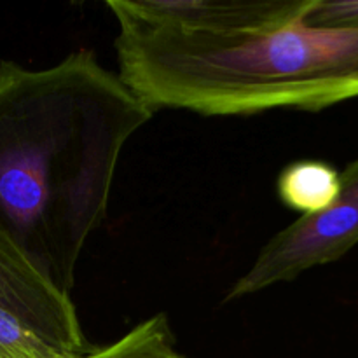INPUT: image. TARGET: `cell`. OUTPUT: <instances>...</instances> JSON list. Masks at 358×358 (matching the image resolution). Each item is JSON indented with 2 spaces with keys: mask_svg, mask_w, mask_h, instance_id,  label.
<instances>
[{
  "mask_svg": "<svg viewBox=\"0 0 358 358\" xmlns=\"http://www.w3.org/2000/svg\"><path fill=\"white\" fill-rule=\"evenodd\" d=\"M152 115L91 49L38 70L0 59V238L62 292L107 217L122 149Z\"/></svg>",
  "mask_w": 358,
  "mask_h": 358,
  "instance_id": "obj_1",
  "label": "cell"
},
{
  "mask_svg": "<svg viewBox=\"0 0 358 358\" xmlns=\"http://www.w3.org/2000/svg\"><path fill=\"white\" fill-rule=\"evenodd\" d=\"M310 9L283 24L222 37L117 17V73L152 112H320L355 100L358 27H311L306 23Z\"/></svg>",
  "mask_w": 358,
  "mask_h": 358,
  "instance_id": "obj_2",
  "label": "cell"
},
{
  "mask_svg": "<svg viewBox=\"0 0 358 358\" xmlns=\"http://www.w3.org/2000/svg\"><path fill=\"white\" fill-rule=\"evenodd\" d=\"M358 245V157L341 171L338 198L322 212L301 215L278 231L226 296L236 301L283 282H292L317 266L345 257Z\"/></svg>",
  "mask_w": 358,
  "mask_h": 358,
  "instance_id": "obj_3",
  "label": "cell"
},
{
  "mask_svg": "<svg viewBox=\"0 0 358 358\" xmlns=\"http://www.w3.org/2000/svg\"><path fill=\"white\" fill-rule=\"evenodd\" d=\"M313 0H108L114 17L192 35L245 34L301 16Z\"/></svg>",
  "mask_w": 358,
  "mask_h": 358,
  "instance_id": "obj_4",
  "label": "cell"
},
{
  "mask_svg": "<svg viewBox=\"0 0 358 358\" xmlns=\"http://www.w3.org/2000/svg\"><path fill=\"white\" fill-rule=\"evenodd\" d=\"M0 310L70 357L94 352L70 294L56 289L20 252L0 238Z\"/></svg>",
  "mask_w": 358,
  "mask_h": 358,
  "instance_id": "obj_5",
  "label": "cell"
},
{
  "mask_svg": "<svg viewBox=\"0 0 358 358\" xmlns=\"http://www.w3.org/2000/svg\"><path fill=\"white\" fill-rule=\"evenodd\" d=\"M341 189V171L320 159L287 164L278 175L276 191L287 208L313 215L332 205Z\"/></svg>",
  "mask_w": 358,
  "mask_h": 358,
  "instance_id": "obj_6",
  "label": "cell"
},
{
  "mask_svg": "<svg viewBox=\"0 0 358 358\" xmlns=\"http://www.w3.org/2000/svg\"><path fill=\"white\" fill-rule=\"evenodd\" d=\"M96 352L98 358H192L177 348L166 313L140 322L117 341Z\"/></svg>",
  "mask_w": 358,
  "mask_h": 358,
  "instance_id": "obj_7",
  "label": "cell"
},
{
  "mask_svg": "<svg viewBox=\"0 0 358 358\" xmlns=\"http://www.w3.org/2000/svg\"><path fill=\"white\" fill-rule=\"evenodd\" d=\"M0 358H76L0 310ZM80 358V357H79Z\"/></svg>",
  "mask_w": 358,
  "mask_h": 358,
  "instance_id": "obj_8",
  "label": "cell"
},
{
  "mask_svg": "<svg viewBox=\"0 0 358 358\" xmlns=\"http://www.w3.org/2000/svg\"><path fill=\"white\" fill-rule=\"evenodd\" d=\"M311 27H358V0H315L306 14Z\"/></svg>",
  "mask_w": 358,
  "mask_h": 358,
  "instance_id": "obj_9",
  "label": "cell"
},
{
  "mask_svg": "<svg viewBox=\"0 0 358 358\" xmlns=\"http://www.w3.org/2000/svg\"><path fill=\"white\" fill-rule=\"evenodd\" d=\"M80 358H98V352H96V348H94V352H93V353H90V355H87V357H80Z\"/></svg>",
  "mask_w": 358,
  "mask_h": 358,
  "instance_id": "obj_10",
  "label": "cell"
}]
</instances>
